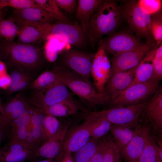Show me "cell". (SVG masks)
<instances>
[{"mask_svg": "<svg viewBox=\"0 0 162 162\" xmlns=\"http://www.w3.org/2000/svg\"><path fill=\"white\" fill-rule=\"evenodd\" d=\"M124 20L122 9L116 2L106 0L92 16L87 34L90 44L94 47L104 34L115 33Z\"/></svg>", "mask_w": 162, "mask_h": 162, "instance_id": "6da1fadb", "label": "cell"}, {"mask_svg": "<svg viewBox=\"0 0 162 162\" xmlns=\"http://www.w3.org/2000/svg\"><path fill=\"white\" fill-rule=\"evenodd\" d=\"M0 48L11 65L21 67L31 74L42 64L44 60L42 52L40 49L31 44L6 40Z\"/></svg>", "mask_w": 162, "mask_h": 162, "instance_id": "7a4b0ae2", "label": "cell"}, {"mask_svg": "<svg viewBox=\"0 0 162 162\" xmlns=\"http://www.w3.org/2000/svg\"><path fill=\"white\" fill-rule=\"evenodd\" d=\"M56 69L59 80L89 105L94 106L101 105L110 100L106 94L98 92L91 83L73 71L60 68Z\"/></svg>", "mask_w": 162, "mask_h": 162, "instance_id": "3957f363", "label": "cell"}, {"mask_svg": "<svg viewBox=\"0 0 162 162\" xmlns=\"http://www.w3.org/2000/svg\"><path fill=\"white\" fill-rule=\"evenodd\" d=\"M147 102L130 106L113 107L106 110L91 112L86 118H102L112 124L127 125L135 128Z\"/></svg>", "mask_w": 162, "mask_h": 162, "instance_id": "277c9868", "label": "cell"}, {"mask_svg": "<svg viewBox=\"0 0 162 162\" xmlns=\"http://www.w3.org/2000/svg\"><path fill=\"white\" fill-rule=\"evenodd\" d=\"M120 6L124 20L137 37L146 40L152 37L150 27L151 16L141 9L137 0L127 1Z\"/></svg>", "mask_w": 162, "mask_h": 162, "instance_id": "5b68a950", "label": "cell"}, {"mask_svg": "<svg viewBox=\"0 0 162 162\" xmlns=\"http://www.w3.org/2000/svg\"><path fill=\"white\" fill-rule=\"evenodd\" d=\"M138 124L148 128L154 136L162 135V90L157 89L154 96L147 102L139 117Z\"/></svg>", "mask_w": 162, "mask_h": 162, "instance_id": "8992f818", "label": "cell"}, {"mask_svg": "<svg viewBox=\"0 0 162 162\" xmlns=\"http://www.w3.org/2000/svg\"><path fill=\"white\" fill-rule=\"evenodd\" d=\"M156 44L155 40L151 37L141 46L113 56L111 58V76L116 73L137 66Z\"/></svg>", "mask_w": 162, "mask_h": 162, "instance_id": "52a82bcc", "label": "cell"}, {"mask_svg": "<svg viewBox=\"0 0 162 162\" xmlns=\"http://www.w3.org/2000/svg\"><path fill=\"white\" fill-rule=\"evenodd\" d=\"M159 82H148L133 85L119 94L112 101L114 107L138 104L154 93L158 88Z\"/></svg>", "mask_w": 162, "mask_h": 162, "instance_id": "ba28073f", "label": "cell"}, {"mask_svg": "<svg viewBox=\"0 0 162 162\" xmlns=\"http://www.w3.org/2000/svg\"><path fill=\"white\" fill-rule=\"evenodd\" d=\"M67 87L59 80L50 87L34 92L29 100L30 104L43 108L66 99H72Z\"/></svg>", "mask_w": 162, "mask_h": 162, "instance_id": "9c48e42d", "label": "cell"}, {"mask_svg": "<svg viewBox=\"0 0 162 162\" xmlns=\"http://www.w3.org/2000/svg\"><path fill=\"white\" fill-rule=\"evenodd\" d=\"M101 40L106 54L113 56L135 49L144 44L137 36L125 31L114 33Z\"/></svg>", "mask_w": 162, "mask_h": 162, "instance_id": "30bf717a", "label": "cell"}, {"mask_svg": "<svg viewBox=\"0 0 162 162\" xmlns=\"http://www.w3.org/2000/svg\"><path fill=\"white\" fill-rule=\"evenodd\" d=\"M98 42V48L92 64L91 74L97 91L103 93L105 85L111 76V64L103 48L101 38Z\"/></svg>", "mask_w": 162, "mask_h": 162, "instance_id": "8fae6325", "label": "cell"}, {"mask_svg": "<svg viewBox=\"0 0 162 162\" xmlns=\"http://www.w3.org/2000/svg\"><path fill=\"white\" fill-rule=\"evenodd\" d=\"M95 54L70 49L63 53L61 59L72 71L90 82L91 68Z\"/></svg>", "mask_w": 162, "mask_h": 162, "instance_id": "7c38bea8", "label": "cell"}, {"mask_svg": "<svg viewBox=\"0 0 162 162\" xmlns=\"http://www.w3.org/2000/svg\"><path fill=\"white\" fill-rule=\"evenodd\" d=\"M85 36L81 27L77 23L69 24L60 21L52 25L48 38L52 37L73 46L81 47L85 44Z\"/></svg>", "mask_w": 162, "mask_h": 162, "instance_id": "4fadbf2b", "label": "cell"}, {"mask_svg": "<svg viewBox=\"0 0 162 162\" xmlns=\"http://www.w3.org/2000/svg\"><path fill=\"white\" fill-rule=\"evenodd\" d=\"M70 122L60 124L57 132L42 145L34 150L33 158L52 159L58 156L64 144Z\"/></svg>", "mask_w": 162, "mask_h": 162, "instance_id": "5bb4252c", "label": "cell"}, {"mask_svg": "<svg viewBox=\"0 0 162 162\" xmlns=\"http://www.w3.org/2000/svg\"><path fill=\"white\" fill-rule=\"evenodd\" d=\"M150 134L148 128L138 124L133 138L120 154L125 162H138Z\"/></svg>", "mask_w": 162, "mask_h": 162, "instance_id": "9a60e30c", "label": "cell"}, {"mask_svg": "<svg viewBox=\"0 0 162 162\" xmlns=\"http://www.w3.org/2000/svg\"><path fill=\"white\" fill-rule=\"evenodd\" d=\"M90 136L86 120L79 126L68 132L61 151L57 157V161L60 162L65 153L76 152L88 141Z\"/></svg>", "mask_w": 162, "mask_h": 162, "instance_id": "2e32d148", "label": "cell"}, {"mask_svg": "<svg viewBox=\"0 0 162 162\" xmlns=\"http://www.w3.org/2000/svg\"><path fill=\"white\" fill-rule=\"evenodd\" d=\"M17 35L19 42L28 44L47 40L52 25L50 23H26L22 24Z\"/></svg>", "mask_w": 162, "mask_h": 162, "instance_id": "e0dca14e", "label": "cell"}, {"mask_svg": "<svg viewBox=\"0 0 162 162\" xmlns=\"http://www.w3.org/2000/svg\"><path fill=\"white\" fill-rule=\"evenodd\" d=\"M137 66L116 73L111 76L105 86L104 93L110 97L112 101L130 84L134 79Z\"/></svg>", "mask_w": 162, "mask_h": 162, "instance_id": "ac0fdd59", "label": "cell"}, {"mask_svg": "<svg viewBox=\"0 0 162 162\" xmlns=\"http://www.w3.org/2000/svg\"><path fill=\"white\" fill-rule=\"evenodd\" d=\"M15 20L19 25L26 23H50L57 18L42 9L32 7L15 9Z\"/></svg>", "mask_w": 162, "mask_h": 162, "instance_id": "d6986e66", "label": "cell"}, {"mask_svg": "<svg viewBox=\"0 0 162 162\" xmlns=\"http://www.w3.org/2000/svg\"><path fill=\"white\" fill-rule=\"evenodd\" d=\"M34 150L12 141L0 150V162H23L33 158Z\"/></svg>", "mask_w": 162, "mask_h": 162, "instance_id": "ffe728a7", "label": "cell"}, {"mask_svg": "<svg viewBox=\"0 0 162 162\" xmlns=\"http://www.w3.org/2000/svg\"><path fill=\"white\" fill-rule=\"evenodd\" d=\"M104 0H79L76 18L81 24L85 34H87L89 21L93 14L103 4Z\"/></svg>", "mask_w": 162, "mask_h": 162, "instance_id": "44dd1931", "label": "cell"}, {"mask_svg": "<svg viewBox=\"0 0 162 162\" xmlns=\"http://www.w3.org/2000/svg\"><path fill=\"white\" fill-rule=\"evenodd\" d=\"M30 105L28 100L18 94L3 106L2 116L8 126L17 118Z\"/></svg>", "mask_w": 162, "mask_h": 162, "instance_id": "7402d4cb", "label": "cell"}, {"mask_svg": "<svg viewBox=\"0 0 162 162\" xmlns=\"http://www.w3.org/2000/svg\"><path fill=\"white\" fill-rule=\"evenodd\" d=\"M158 47L156 45L146 55L138 65L135 71L134 79L128 87L137 84L150 82L153 74L152 61Z\"/></svg>", "mask_w": 162, "mask_h": 162, "instance_id": "603a6c76", "label": "cell"}, {"mask_svg": "<svg viewBox=\"0 0 162 162\" xmlns=\"http://www.w3.org/2000/svg\"><path fill=\"white\" fill-rule=\"evenodd\" d=\"M79 108L78 104L72 98L65 100L45 108L39 109L47 115L62 117L74 114Z\"/></svg>", "mask_w": 162, "mask_h": 162, "instance_id": "cb8c5ba5", "label": "cell"}, {"mask_svg": "<svg viewBox=\"0 0 162 162\" xmlns=\"http://www.w3.org/2000/svg\"><path fill=\"white\" fill-rule=\"evenodd\" d=\"M125 125L112 124L110 131L115 140L114 143L120 154L130 142L135 134V128Z\"/></svg>", "mask_w": 162, "mask_h": 162, "instance_id": "d4e9b609", "label": "cell"}, {"mask_svg": "<svg viewBox=\"0 0 162 162\" xmlns=\"http://www.w3.org/2000/svg\"><path fill=\"white\" fill-rule=\"evenodd\" d=\"M90 137L99 139L105 136L110 131L112 124L102 118H86Z\"/></svg>", "mask_w": 162, "mask_h": 162, "instance_id": "484cf974", "label": "cell"}, {"mask_svg": "<svg viewBox=\"0 0 162 162\" xmlns=\"http://www.w3.org/2000/svg\"><path fill=\"white\" fill-rule=\"evenodd\" d=\"M59 80L56 69L45 71L33 81L30 88L34 91L45 89L53 85Z\"/></svg>", "mask_w": 162, "mask_h": 162, "instance_id": "4316f807", "label": "cell"}, {"mask_svg": "<svg viewBox=\"0 0 162 162\" xmlns=\"http://www.w3.org/2000/svg\"><path fill=\"white\" fill-rule=\"evenodd\" d=\"M138 162H162L158 154L154 136L151 134Z\"/></svg>", "mask_w": 162, "mask_h": 162, "instance_id": "83f0119b", "label": "cell"}, {"mask_svg": "<svg viewBox=\"0 0 162 162\" xmlns=\"http://www.w3.org/2000/svg\"><path fill=\"white\" fill-rule=\"evenodd\" d=\"M99 139L90 138L84 146L76 152L74 162H88L95 152Z\"/></svg>", "mask_w": 162, "mask_h": 162, "instance_id": "f1b7e54d", "label": "cell"}, {"mask_svg": "<svg viewBox=\"0 0 162 162\" xmlns=\"http://www.w3.org/2000/svg\"><path fill=\"white\" fill-rule=\"evenodd\" d=\"M0 11V36L6 41H11L17 36L20 28L13 20H4Z\"/></svg>", "mask_w": 162, "mask_h": 162, "instance_id": "f546056e", "label": "cell"}, {"mask_svg": "<svg viewBox=\"0 0 162 162\" xmlns=\"http://www.w3.org/2000/svg\"><path fill=\"white\" fill-rule=\"evenodd\" d=\"M40 8L46 12L55 16L60 21L71 24L72 23L62 12L55 0H34Z\"/></svg>", "mask_w": 162, "mask_h": 162, "instance_id": "4dcf8cb0", "label": "cell"}, {"mask_svg": "<svg viewBox=\"0 0 162 162\" xmlns=\"http://www.w3.org/2000/svg\"><path fill=\"white\" fill-rule=\"evenodd\" d=\"M60 125L56 117L47 115L43 125V141L44 143L58 131Z\"/></svg>", "mask_w": 162, "mask_h": 162, "instance_id": "1f68e13d", "label": "cell"}, {"mask_svg": "<svg viewBox=\"0 0 162 162\" xmlns=\"http://www.w3.org/2000/svg\"><path fill=\"white\" fill-rule=\"evenodd\" d=\"M150 27L152 36L156 45L159 46L162 41V11L151 16Z\"/></svg>", "mask_w": 162, "mask_h": 162, "instance_id": "d6a6232c", "label": "cell"}, {"mask_svg": "<svg viewBox=\"0 0 162 162\" xmlns=\"http://www.w3.org/2000/svg\"><path fill=\"white\" fill-rule=\"evenodd\" d=\"M6 7L13 8L15 9L32 7L41 8L34 0H0V11Z\"/></svg>", "mask_w": 162, "mask_h": 162, "instance_id": "836d02e7", "label": "cell"}, {"mask_svg": "<svg viewBox=\"0 0 162 162\" xmlns=\"http://www.w3.org/2000/svg\"><path fill=\"white\" fill-rule=\"evenodd\" d=\"M137 2L141 9L151 16L161 11L162 0H139Z\"/></svg>", "mask_w": 162, "mask_h": 162, "instance_id": "e575fe53", "label": "cell"}, {"mask_svg": "<svg viewBox=\"0 0 162 162\" xmlns=\"http://www.w3.org/2000/svg\"><path fill=\"white\" fill-rule=\"evenodd\" d=\"M121 158L119 150L114 142L109 137L102 162H120Z\"/></svg>", "mask_w": 162, "mask_h": 162, "instance_id": "d590c367", "label": "cell"}, {"mask_svg": "<svg viewBox=\"0 0 162 162\" xmlns=\"http://www.w3.org/2000/svg\"><path fill=\"white\" fill-rule=\"evenodd\" d=\"M33 108L30 105L17 118L10 124V125L11 126L12 129L23 126L26 127L29 130L31 129Z\"/></svg>", "mask_w": 162, "mask_h": 162, "instance_id": "8d00e7d4", "label": "cell"}, {"mask_svg": "<svg viewBox=\"0 0 162 162\" xmlns=\"http://www.w3.org/2000/svg\"><path fill=\"white\" fill-rule=\"evenodd\" d=\"M11 66L9 74L11 81L10 86L15 85L27 76H32L29 72L21 67L14 65Z\"/></svg>", "mask_w": 162, "mask_h": 162, "instance_id": "74e56055", "label": "cell"}, {"mask_svg": "<svg viewBox=\"0 0 162 162\" xmlns=\"http://www.w3.org/2000/svg\"><path fill=\"white\" fill-rule=\"evenodd\" d=\"M109 138L105 135L99 139L95 152L88 162H102Z\"/></svg>", "mask_w": 162, "mask_h": 162, "instance_id": "f35d334b", "label": "cell"}, {"mask_svg": "<svg viewBox=\"0 0 162 162\" xmlns=\"http://www.w3.org/2000/svg\"><path fill=\"white\" fill-rule=\"evenodd\" d=\"M29 131L26 126L12 129L11 141L18 142L27 147L26 143Z\"/></svg>", "mask_w": 162, "mask_h": 162, "instance_id": "ab89813d", "label": "cell"}, {"mask_svg": "<svg viewBox=\"0 0 162 162\" xmlns=\"http://www.w3.org/2000/svg\"><path fill=\"white\" fill-rule=\"evenodd\" d=\"M33 81L32 76H29L15 85L10 86L6 91L8 93L11 94L25 90L31 88Z\"/></svg>", "mask_w": 162, "mask_h": 162, "instance_id": "60d3db41", "label": "cell"}, {"mask_svg": "<svg viewBox=\"0 0 162 162\" xmlns=\"http://www.w3.org/2000/svg\"><path fill=\"white\" fill-rule=\"evenodd\" d=\"M152 66L153 74L150 82H159L162 78V57L154 56Z\"/></svg>", "mask_w": 162, "mask_h": 162, "instance_id": "b9f144b4", "label": "cell"}, {"mask_svg": "<svg viewBox=\"0 0 162 162\" xmlns=\"http://www.w3.org/2000/svg\"><path fill=\"white\" fill-rule=\"evenodd\" d=\"M58 52V50L54 47L51 39H48L44 46V55L46 59L50 62H54L57 57Z\"/></svg>", "mask_w": 162, "mask_h": 162, "instance_id": "7bdbcfd3", "label": "cell"}, {"mask_svg": "<svg viewBox=\"0 0 162 162\" xmlns=\"http://www.w3.org/2000/svg\"><path fill=\"white\" fill-rule=\"evenodd\" d=\"M58 7L68 12L73 14L76 12L78 2L76 0H55Z\"/></svg>", "mask_w": 162, "mask_h": 162, "instance_id": "ee69618b", "label": "cell"}, {"mask_svg": "<svg viewBox=\"0 0 162 162\" xmlns=\"http://www.w3.org/2000/svg\"><path fill=\"white\" fill-rule=\"evenodd\" d=\"M10 76L8 73L0 75V89L6 90L11 83Z\"/></svg>", "mask_w": 162, "mask_h": 162, "instance_id": "f6af8a7d", "label": "cell"}, {"mask_svg": "<svg viewBox=\"0 0 162 162\" xmlns=\"http://www.w3.org/2000/svg\"><path fill=\"white\" fill-rule=\"evenodd\" d=\"M60 162H74V158L71 153H67L62 156Z\"/></svg>", "mask_w": 162, "mask_h": 162, "instance_id": "bcb514c9", "label": "cell"}, {"mask_svg": "<svg viewBox=\"0 0 162 162\" xmlns=\"http://www.w3.org/2000/svg\"><path fill=\"white\" fill-rule=\"evenodd\" d=\"M2 110L3 105L2 104L1 100L0 99V124L4 128L6 129L8 126L5 121L2 117Z\"/></svg>", "mask_w": 162, "mask_h": 162, "instance_id": "7dc6e473", "label": "cell"}, {"mask_svg": "<svg viewBox=\"0 0 162 162\" xmlns=\"http://www.w3.org/2000/svg\"><path fill=\"white\" fill-rule=\"evenodd\" d=\"M7 68L5 63L0 60V75L7 73Z\"/></svg>", "mask_w": 162, "mask_h": 162, "instance_id": "c3c4849f", "label": "cell"}, {"mask_svg": "<svg viewBox=\"0 0 162 162\" xmlns=\"http://www.w3.org/2000/svg\"><path fill=\"white\" fill-rule=\"evenodd\" d=\"M5 129L0 124V142L1 141L3 136V131Z\"/></svg>", "mask_w": 162, "mask_h": 162, "instance_id": "681fc988", "label": "cell"}, {"mask_svg": "<svg viewBox=\"0 0 162 162\" xmlns=\"http://www.w3.org/2000/svg\"><path fill=\"white\" fill-rule=\"evenodd\" d=\"M38 162H54L52 159H46L39 161Z\"/></svg>", "mask_w": 162, "mask_h": 162, "instance_id": "f907efd6", "label": "cell"}, {"mask_svg": "<svg viewBox=\"0 0 162 162\" xmlns=\"http://www.w3.org/2000/svg\"><path fill=\"white\" fill-rule=\"evenodd\" d=\"M3 55L2 52L0 48V59L3 57Z\"/></svg>", "mask_w": 162, "mask_h": 162, "instance_id": "816d5d0a", "label": "cell"}]
</instances>
